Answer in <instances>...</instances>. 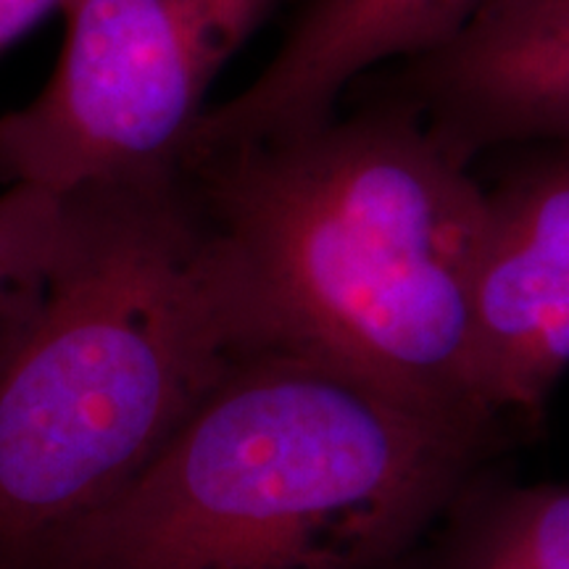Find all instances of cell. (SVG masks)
I'll return each instance as SVG.
<instances>
[{
  "label": "cell",
  "mask_w": 569,
  "mask_h": 569,
  "mask_svg": "<svg viewBox=\"0 0 569 569\" xmlns=\"http://www.w3.org/2000/svg\"><path fill=\"white\" fill-rule=\"evenodd\" d=\"M277 0H69L40 96L0 117V184L77 193L182 167L213 80Z\"/></svg>",
  "instance_id": "4"
},
{
  "label": "cell",
  "mask_w": 569,
  "mask_h": 569,
  "mask_svg": "<svg viewBox=\"0 0 569 569\" xmlns=\"http://www.w3.org/2000/svg\"><path fill=\"white\" fill-rule=\"evenodd\" d=\"M182 177L248 348L336 365L475 419L472 282L488 188L415 109L188 156Z\"/></svg>",
  "instance_id": "1"
},
{
  "label": "cell",
  "mask_w": 569,
  "mask_h": 569,
  "mask_svg": "<svg viewBox=\"0 0 569 569\" xmlns=\"http://www.w3.org/2000/svg\"><path fill=\"white\" fill-rule=\"evenodd\" d=\"M69 198L13 184L0 193V372L38 322L67 240Z\"/></svg>",
  "instance_id": "8"
},
{
  "label": "cell",
  "mask_w": 569,
  "mask_h": 569,
  "mask_svg": "<svg viewBox=\"0 0 569 569\" xmlns=\"http://www.w3.org/2000/svg\"><path fill=\"white\" fill-rule=\"evenodd\" d=\"M67 198L51 290L0 372V569L130 486L248 348L180 169Z\"/></svg>",
  "instance_id": "3"
},
{
  "label": "cell",
  "mask_w": 569,
  "mask_h": 569,
  "mask_svg": "<svg viewBox=\"0 0 569 569\" xmlns=\"http://www.w3.org/2000/svg\"><path fill=\"white\" fill-rule=\"evenodd\" d=\"M69 0H0V53L24 38L48 13L63 11Z\"/></svg>",
  "instance_id": "10"
},
{
  "label": "cell",
  "mask_w": 569,
  "mask_h": 569,
  "mask_svg": "<svg viewBox=\"0 0 569 569\" xmlns=\"http://www.w3.org/2000/svg\"><path fill=\"white\" fill-rule=\"evenodd\" d=\"M472 327L490 415L538 409L569 369V153L488 190Z\"/></svg>",
  "instance_id": "5"
},
{
  "label": "cell",
  "mask_w": 569,
  "mask_h": 569,
  "mask_svg": "<svg viewBox=\"0 0 569 569\" xmlns=\"http://www.w3.org/2000/svg\"><path fill=\"white\" fill-rule=\"evenodd\" d=\"M451 569H569V488L509 496L469 536Z\"/></svg>",
  "instance_id": "9"
},
{
  "label": "cell",
  "mask_w": 569,
  "mask_h": 569,
  "mask_svg": "<svg viewBox=\"0 0 569 569\" xmlns=\"http://www.w3.org/2000/svg\"><path fill=\"white\" fill-rule=\"evenodd\" d=\"M486 427L315 356L243 348L130 486L19 569H393Z\"/></svg>",
  "instance_id": "2"
},
{
  "label": "cell",
  "mask_w": 569,
  "mask_h": 569,
  "mask_svg": "<svg viewBox=\"0 0 569 569\" xmlns=\"http://www.w3.org/2000/svg\"><path fill=\"white\" fill-rule=\"evenodd\" d=\"M401 82L396 103L472 161L509 142H569V0H488Z\"/></svg>",
  "instance_id": "7"
},
{
  "label": "cell",
  "mask_w": 569,
  "mask_h": 569,
  "mask_svg": "<svg viewBox=\"0 0 569 569\" xmlns=\"http://www.w3.org/2000/svg\"><path fill=\"white\" fill-rule=\"evenodd\" d=\"M488 0H306L267 67L198 122L188 156L327 122L367 71L457 38Z\"/></svg>",
  "instance_id": "6"
}]
</instances>
